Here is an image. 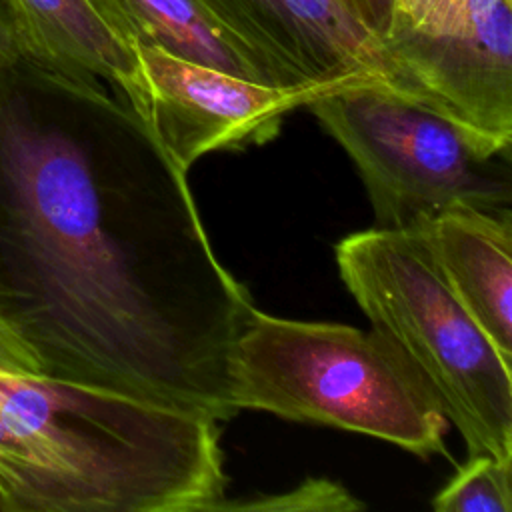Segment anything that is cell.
Masks as SVG:
<instances>
[{
    "label": "cell",
    "mask_w": 512,
    "mask_h": 512,
    "mask_svg": "<svg viewBox=\"0 0 512 512\" xmlns=\"http://www.w3.org/2000/svg\"><path fill=\"white\" fill-rule=\"evenodd\" d=\"M130 44H148L240 78L276 84L264 64L198 0H92ZM280 86V84H278Z\"/></svg>",
    "instance_id": "obj_11"
},
{
    "label": "cell",
    "mask_w": 512,
    "mask_h": 512,
    "mask_svg": "<svg viewBox=\"0 0 512 512\" xmlns=\"http://www.w3.org/2000/svg\"><path fill=\"white\" fill-rule=\"evenodd\" d=\"M382 44L410 96L512 146V0H440Z\"/></svg>",
    "instance_id": "obj_6"
},
{
    "label": "cell",
    "mask_w": 512,
    "mask_h": 512,
    "mask_svg": "<svg viewBox=\"0 0 512 512\" xmlns=\"http://www.w3.org/2000/svg\"><path fill=\"white\" fill-rule=\"evenodd\" d=\"M198 2L280 86L358 80L410 96L380 38L342 0Z\"/></svg>",
    "instance_id": "obj_8"
},
{
    "label": "cell",
    "mask_w": 512,
    "mask_h": 512,
    "mask_svg": "<svg viewBox=\"0 0 512 512\" xmlns=\"http://www.w3.org/2000/svg\"><path fill=\"white\" fill-rule=\"evenodd\" d=\"M228 404L374 436L416 456L444 454L442 408L374 328L280 318L254 306L228 354Z\"/></svg>",
    "instance_id": "obj_3"
},
{
    "label": "cell",
    "mask_w": 512,
    "mask_h": 512,
    "mask_svg": "<svg viewBox=\"0 0 512 512\" xmlns=\"http://www.w3.org/2000/svg\"><path fill=\"white\" fill-rule=\"evenodd\" d=\"M0 368L14 372L40 374L36 360L22 346V342L0 322Z\"/></svg>",
    "instance_id": "obj_15"
},
{
    "label": "cell",
    "mask_w": 512,
    "mask_h": 512,
    "mask_svg": "<svg viewBox=\"0 0 512 512\" xmlns=\"http://www.w3.org/2000/svg\"><path fill=\"white\" fill-rule=\"evenodd\" d=\"M364 504L356 500L342 484L328 478H310L296 488L282 494L254 496L250 500L226 498L216 506V510H278V512H326V510H360Z\"/></svg>",
    "instance_id": "obj_13"
},
{
    "label": "cell",
    "mask_w": 512,
    "mask_h": 512,
    "mask_svg": "<svg viewBox=\"0 0 512 512\" xmlns=\"http://www.w3.org/2000/svg\"><path fill=\"white\" fill-rule=\"evenodd\" d=\"M0 512H10V506H8V498L0 486Z\"/></svg>",
    "instance_id": "obj_18"
},
{
    "label": "cell",
    "mask_w": 512,
    "mask_h": 512,
    "mask_svg": "<svg viewBox=\"0 0 512 512\" xmlns=\"http://www.w3.org/2000/svg\"><path fill=\"white\" fill-rule=\"evenodd\" d=\"M436 2L438 0H396L392 24H416L436 6Z\"/></svg>",
    "instance_id": "obj_16"
},
{
    "label": "cell",
    "mask_w": 512,
    "mask_h": 512,
    "mask_svg": "<svg viewBox=\"0 0 512 512\" xmlns=\"http://www.w3.org/2000/svg\"><path fill=\"white\" fill-rule=\"evenodd\" d=\"M448 288L512 364V214L452 206L422 226Z\"/></svg>",
    "instance_id": "obj_9"
},
{
    "label": "cell",
    "mask_w": 512,
    "mask_h": 512,
    "mask_svg": "<svg viewBox=\"0 0 512 512\" xmlns=\"http://www.w3.org/2000/svg\"><path fill=\"white\" fill-rule=\"evenodd\" d=\"M348 292L418 372L468 456L512 460V364L456 300L418 228L372 226L334 246Z\"/></svg>",
    "instance_id": "obj_4"
},
{
    "label": "cell",
    "mask_w": 512,
    "mask_h": 512,
    "mask_svg": "<svg viewBox=\"0 0 512 512\" xmlns=\"http://www.w3.org/2000/svg\"><path fill=\"white\" fill-rule=\"evenodd\" d=\"M134 48L144 80L140 118L184 172L208 152L270 140L286 114L320 96L368 84L336 80L278 86L196 64L156 46Z\"/></svg>",
    "instance_id": "obj_7"
},
{
    "label": "cell",
    "mask_w": 512,
    "mask_h": 512,
    "mask_svg": "<svg viewBox=\"0 0 512 512\" xmlns=\"http://www.w3.org/2000/svg\"><path fill=\"white\" fill-rule=\"evenodd\" d=\"M346 150L378 228L410 230L452 206L510 210L512 146L396 90L350 86L308 104Z\"/></svg>",
    "instance_id": "obj_5"
},
{
    "label": "cell",
    "mask_w": 512,
    "mask_h": 512,
    "mask_svg": "<svg viewBox=\"0 0 512 512\" xmlns=\"http://www.w3.org/2000/svg\"><path fill=\"white\" fill-rule=\"evenodd\" d=\"M186 174L104 82L0 68V322L44 376L228 420L254 302Z\"/></svg>",
    "instance_id": "obj_1"
},
{
    "label": "cell",
    "mask_w": 512,
    "mask_h": 512,
    "mask_svg": "<svg viewBox=\"0 0 512 512\" xmlns=\"http://www.w3.org/2000/svg\"><path fill=\"white\" fill-rule=\"evenodd\" d=\"M14 58H20V50H18V44H16V36L12 32V26L6 18V14L2 12L0 8V68L14 60Z\"/></svg>",
    "instance_id": "obj_17"
},
{
    "label": "cell",
    "mask_w": 512,
    "mask_h": 512,
    "mask_svg": "<svg viewBox=\"0 0 512 512\" xmlns=\"http://www.w3.org/2000/svg\"><path fill=\"white\" fill-rule=\"evenodd\" d=\"M436 512H510L512 460L472 454L434 496Z\"/></svg>",
    "instance_id": "obj_12"
},
{
    "label": "cell",
    "mask_w": 512,
    "mask_h": 512,
    "mask_svg": "<svg viewBox=\"0 0 512 512\" xmlns=\"http://www.w3.org/2000/svg\"><path fill=\"white\" fill-rule=\"evenodd\" d=\"M342 2L382 42V38L390 30L396 0H342Z\"/></svg>",
    "instance_id": "obj_14"
},
{
    "label": "cell",
    "mask_w": 512,
    "mask_h": 512,
    "mask_svg": "<svg viewBox=\"0 0 512 512\" xmlns=\"http://www.w3.org/2000/svg\"><path fill=\"white\" fill-rule=\"evenodd\" d=\"M20 58L48 70L104 82L138 116L144 80L136 48L100 14L92 0H0Z\"/></svg>",
    "instance_id": "obj_10"
},
{
    "label": "cell",
    "mask_w": 512,
    "mask_h": 512,
    "mask_svg": "<svg viewBox=\"0 0 512 512\" xmlns=\"http://www.w3.org/2000/svg\"><path fill=\"white\" fill-rule=\"evenodd\" d=\"M220 420L0 368L10 512H208L226 496Z\"/></svg>",
    "instance_id": "obj_2"
}]
</instances>
